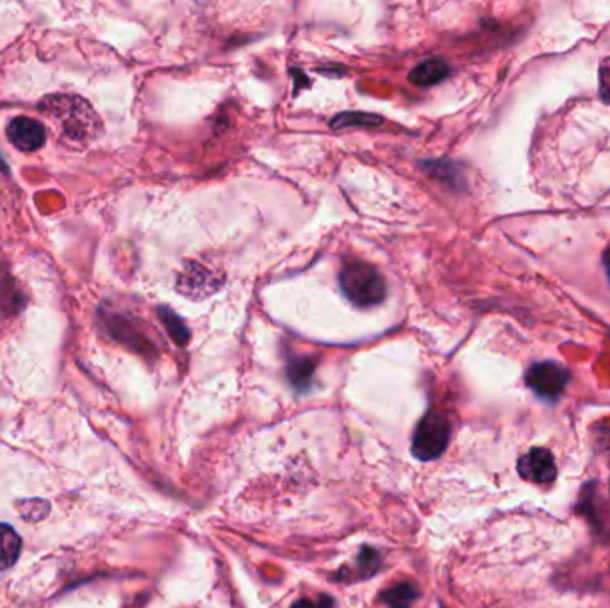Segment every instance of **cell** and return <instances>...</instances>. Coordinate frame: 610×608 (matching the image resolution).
<instances>
[{
	"mask_svg": "<svg viewBox=\"0 0 610 608\" xmlns=\"http://www.w3.org/2000/svg\"><path fill=\"white\" fill-rule=\"evenodd\" d=\"M518 473L534 484H552L557 478V466L552 452L546 448H532L518 462Z\"/></svg>",
	"mask_w": 610,
	"mask_h": 608,
	"instance_id": "5b68a950",
	"label": "cell"
},
{
	"mask_svg": "<svg viewBox=\"0 0 610 608\" xmlns=\"http://www.w3.org/2000/svg\"><path fill=\"white\" fill-rule=\"evenodd\" d=\"M380 553L377 550H373V548H363L361 553H359V557L355 560V567L352 569H341L338 575H336V580L338 582H343V580H347V582H354V580H368L371 576L375 575V573H379L380 571Z\"/></svg>",
	"mask_w": 610,
	"mask_h": 608,
	"instance_id": "ba28073f",
	"label": "cell"
},
{
	"mask_svg": "<svg viewBox=\"0 0 610 608\" xmlns=\"http://www.w3.org/2000/svg\"><path fill=\"white\" fill-rule=\"evenodd\" d=\"M525 382L539 398L553 402L568 386L569 373L559 362H536L528 368Z\"/></svg>",
	"mask_w": 610,
	"mask_h": 608,
	"instance_id": "277c9868",
	"label": "cell"
},
{
	"mask_svg": "<svg viewBox=\"0 0 610 608\" xmlns=\"http://www.w3.org/2000/svg\"><path fill=\"white\" fill-rule=\"evenodd\" d=\"M18 512L22 518L36 523L49 514L50 503L45 500H24V502L18 503Z\"/></svg>",
	"mask_w": 610,
	"mask_h": 608,
	"instance_id": "2e32d148",
	"label": "cell"
},
{
	"mask_svg": "<svg viewBox=\"0 0 610 608\" xmlns=\"http://www.w3.org/2000/svg\"><path fill=\"white\" fill-rule=\"evenodd\" d=\"M600 93L603 100L610 102V58L600 66Z\"/></svg>",
	"mask_w": 610,
	"mask_h": 608,
	"instance_id": "e0dca14e",
	"label": "cell"
},
{
	"mask_svg": "<svg viewBox=\"0 0 610 608\" xmlns=\"http://www.w3.org/2000/svg\"><path fill=\"white\" fill-rule=\"evenodd\" d=\"M222 280L216 273L207 270L206 266L198 263H190L184 272L179 275L177 280V289L182 295L190 296V298H202V296L211 295L213 291L220 288Z\"/></svg>",
	"mask_w": 610,
	"mask_h": 608,
	"instance_id": "8992f818",
	"label": "cell"
},
{
	"mask_svg": "<svg viewBox=\"0 0 610 608\" xmlns=\"http://www.w3.org/2000/svg\"><path fill=\"white\" fill-rule=\"evenodd\" d=\"M452 427L445 414L429 412L414 430L413 453L420 461H434L441 457L450 443Z\"/></svg>",
	"mask_w": 610,
	"mask_h": 608,
	"instance_id": "3957f363",
	"label": "cell"
},
{
	"mask_svg": "<svg viewBox=\"0 0 610 608\" xmlns=\"http://www.w3.org/2000/svg\"><path fill=\"white\" fill-rule=\"evenodd\" d=\"M339 286L352 304L373 307L386 300V280L373 266L366 263H348L339 273Z\"/></svg>",
	"mask_w": 610,
	"mask_h": 608,
	"instance_id": "7a4b0ae2",
	"label": "cell"
},
{
	"mask_svg": "<svg viewBox=\"0 0 610 608\" xmlns=\"http://www.w3.org/2000/svg\"><path fill=\"white\" fill-rule=\"evenodd\" d=\"M384 120L380 116L368 115V113H341L336 116L330 127L332 129H348V127H354V125H363V127H377L382 124Z\"/></svg>",
	"mask_w": 610,
	"mask_h": 608,
	"instance_id": "9a60e30c",
	"label": "cell"
},
{
	"mask_svg": "<svg viewBox=\"0 0 610 608\" xmlns=\"http://www.w3.org/2000/svg\"><path fill=\"white\" fill-rule=\"evenodd\" d=\"M286 371L293 387H297L298 391H305L313 378L314 361L309 357H289Z\"/></svg>",
	"mask_w": 610,
	"mask_h": 608,
	"instance_id": "4fadbf2b",
	"label": "cell"
},
{
	"mask_svg": "<svg viewBox=\"0 0 610 608\" xmlns=\"http://www.w3.org/2000/svg\"><path fill=\"white\" fill-rule=\"evenodd\" d=\"M22 551V539L13 526L0 523V571L17 564Z\"/></svg>",
	"mask_w": 610,
	"mask_h": 608,
	"instance_id": "30bf717a",
	"label": "cell"
},
{
	"mask_svg": "<svg viewBox=\"0 0 610 608\" xmlns=\"http://www.w3.org/2000/svg\"><path fill=\"white\" fill-rule=\"evenodd\" d=\"M8 140L22 152H36L45 145L47 132L38 120L29 116H18L9 122Z\"/></svg>",
	"mask_w": 610,
	"mask_h": 608,
	"instance_id": "52a82bcc",
	"label": "cell"
},
{
	"mask_svg": "<svg viewBox=\"0 0 610 608\" xmlns=\"http://www.w3.org/2000/svg\"><path fill=\"white\" fill-rule=\"evenodd\" d=\"M418 598H420L418 587L411 582H402L382 592L379 600L388 608H411Z\"/></svg>",
	"mask_w": 610,
	"mask_h": 608,
	"instance_id": "7c38bea8",
	"label": "cell"
},
{
	"mask_svg": "<svg viewBox=\"0 0 610 608\" xmlns=\"http://www.w3.org/2000/svg\"><path fill=\"white\" fill-rule=\"evenodd\" d=\"M43 111L52 120H58L66 136L74 141H90L97 138L100 120L93 107L72 95H56L42 104Z\"/></svg>",
	"mask_w": 610,
	"mask_h": 608,
	"instance_id": "6da1fadb",
	"label": "cell"
},
{
	"mask_svg": "<svg viewBox=\"0 0 610 608\" xmlns=\"http://www.w3.org/2000/svg\"><path fill=\"white\" fill-rule=\"evenodd\" d=\"M448 74H450V68H448L443 59L430 58L421 61L420 65L414 66L409 79L416 86L429 88V86H434V84L445 81Z\"/></svg>",
	"mask_w": 610,
	"mask_h": 608,
	"instance_id": "9c48e42d",
	"label": "cell"
},
{
	"mask_svg": "<svg viewBox=\"0 0 610 608\" xmlns=\"http://www.w3.org/2000/svg\"><path fill=\"white\" fill-rule=\"evenodd\" d=\"M157 313H159L161 321L165 323L168 334H170V337L174 339L177 345L184 346L190 341V330H188L186 323H184L172 309H168V307H159Z\"/></svg>",
	"mask_w": 610,
	"mask_h": 608,
	"instance_id": "5bb4252c",
	"label": "cell"
},
{
	"mask_svg": "<svg viewBox=\"0 0 610 608\" xmlns=\"http://www.w3.org/2000/svg\"><path fill=\"white\" fill-rule=\"evenodd\" d=\"M603 266H605V270H607V275H609L610 279V247L605 250V254H603Z\"/></svg>",
	"mask_w": 610,
	"mask_h": 608,
	"instance_id": "d6986e66",
	"label": "cell"
},
{
	"mask_svg": "<svg viewBox=\"0 0 610 608\" xmlns=\"http://www.w3.org/2000/svg\"><path fill=\"white\" fill-rule=\"evenodd\" d=\"M109 329L113 332V336L116 339H120V341H124L127 345H132L134 350H138V352H145V350H150L152 345H150L149 339L145 337V334L141 332V330H136V327L132 325L131 321L124 320V318H120V316H111V320H109Z\"/></svg>",
	"mask_w": 610,
	"mask_h": 608,
	"instance_id": "8fae6325",
	"label": "cell"
},
{
	"mask_svg": "<svg viewBox=\"0 0 610 608\" xmlns=\"http://www.w3.org/2000/svg\"><path fill=\"white\" fill-rule=\"evenodd\" d=\"M291 608H334V600L327 594H323L320 596V600L316 601L298 600L297 603L291 605Z\"/></svg>",
	"mask_w": 610,
	"mask_h": 608,
	"instance_id": "ac0fdd59",
	"label": "cell"
}]
</instances>
